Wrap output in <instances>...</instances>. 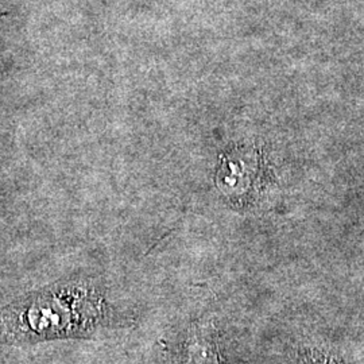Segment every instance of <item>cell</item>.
Returning a JSON list of instances; mask_svg holds the SVG:
<instances>
[{
  "label": "cell",
  "instance_id": "1",
  "mask_svg": "<svg viewBox=\"0 0 364 364\" xmlns=\"http://www.w3.org/2000/svg\"><path fill=\"white\" fill-rule=\"evenodd\" d=\"M107 318L100 287L88 278L61 279L0 306V346L90 338Z\"/></svg>",
  "mask_w": 364,
  "mask_h": 364
}]
</instances>
